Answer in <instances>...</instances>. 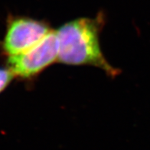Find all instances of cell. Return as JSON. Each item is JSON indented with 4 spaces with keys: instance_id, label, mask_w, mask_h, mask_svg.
<instances>
[{
    "instance_id": "cell-1",
    "label": "cell",
    "mask_w": 150,
    "mask_h": 150,
    "mask_svg": "<svg viewBox=\"0 0 150 150\" xmlns=\"http://www.w3.org/2000/svg\"><path fill=\"white\" fill-rule=\"evenodd\" d=\"M100 18H83L66 23L56 31L59 44L57 60L74 66L89 65L101 69L110 76L118 72L107 62L101 51Z\"/></svg>"
},
{
    "instance_id": "cell-2",
    "label": "cell",
    "mask_w": 150,
    "mask_h": 150,
    "mask_svg": "<svg viewBox=\"0 0 150 150\" xmlns=\"http://www.w3.org/2000/svg\"><path fill=\"white\" fill-rule=\"evenodd\" d=\"M58 53L57 32L51 30L29 50L18 55L9 57L8 68L15 76L30 79L57 60Z\"/></svg>"
},
{
    "instance_id": "cell-3",
    "label": "cell",
    "mask_w": 150,
    "mask_h": 150,
    "mask_svg": "<svg viewBox=\"0 0 150 150\" xmlns=\"http://www.w3.org/2000/svg\"><path fill=\"white\" fill-rule=\"evenodd\" d=\"M50 31L49 27L42 21L27 17H11L8 21L2 50L9 57L20 54L36 45Z\"/></svg>"
},
{
    "instance_id": "cell-4",
    "label": "cell",
    "mask_w": 150,
    "mask_h": 150,
    "mask_svg": "<svg viewBox=\"0 0 150 150\" xmlns=\"http://www.w3.org/2000/svg\"><path fill=\"white\" fill-rule=\"evenodd\" d=\"M14 77L15 76L9 70V69L0 67V92H2L9 85Z\"/></svg>"
}]
</instances>
